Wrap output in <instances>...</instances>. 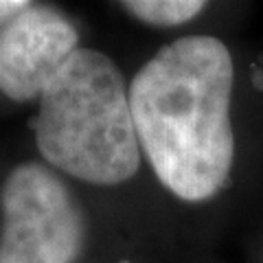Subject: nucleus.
Returning <instances> with one entry per match:
<instances>
[{
    "label": "nucleus",
    "instance_id": "5",
    "mask_svg": "<svg viewBox=\"0 0 263 263\" xmlns=\"http://www.w3.org/2000/svg\"><path fill=\"white\" fill-rule=\"evenodd\" d=\"M204 0H127L123 9L152 27H178L200 13Z\"/></svg>",
    "mask_w": 263,
    "mask_h": 263
},
{
    "label": "nucleus",
    "instance_id": "6",
    "mask_svg": "<svg viewBox=\"0 0 263 263\" xmlns=\"http://www.w3.org/2000/svg\"><path fill=\"white\" fill-rule=\"evenodd\" d=\"M29 5L31 3H27V0H0V24H7L9 20H13Z\"/></svg>",
    "mask_w": 263,
    "mask_h": 263
},
{
    "label": "nucleus",
    "instance_id": "2",
    "mask_svg": "<svg viewBox=\"0 0 263 263\" xmlns=\"http://www.w3.org/2000/svg\"><path fill=\"white\" fill-rule=\"evenodd\" d=\"M35 143L44 160L90 184H121L141 152L129 90L108 55L77 48L40 95Z\"/></svg>",
    "mask_w": 263,
    "mask_h": 263
},
{
    "label": "nucleus",
    "instance_id": "1",
    "mask_svg": "<svg viewBox=\"0 0 263 263\" xmlns=\"http://www.w3.org/2000/svg\"><path fill=\"white\" fill-rule=\"evenodd\" d=\"M233 77L221 40L189 35L162 46L129 86L138 145L160 182L184 202L211 200L228 182Z\"/></svg>",
    "mask_w": 263,
    "mask_h": 263
},
{
    "label": "nucleus",
    "instance_id": "3",
    "mask_svg": "<svg viewBox=\"0 0 263 263\" xmlns=\"http://www.w3.org/2000/svg\"><path fill=\"white\" fill-rule=\"evenodd\" d=\"M0 263H72L86 217L75 195L40 162L18 164L3 184Z\"/></svg>",
    "mask_w": 263,
    "mask_h": 263
},
{
    "label": "nucleus",
    "instance_id": "4",
    "mask_svg": "<svg viewBox=\"0 0 263 263\" xmlns=\"http://www.w3.org/2000/svg\"><path fill=\"white\" fill-rule=\"evenodd\" d=\"M77 44V29L62 13L29 5L0 29V90L13 101L40 99Z\"/></svg>",
    "mask_w": 263,
    "mask_h": 263
}]
</instances>
